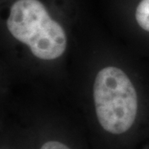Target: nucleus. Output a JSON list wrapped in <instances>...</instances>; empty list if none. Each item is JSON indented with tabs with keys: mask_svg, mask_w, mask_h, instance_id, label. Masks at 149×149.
I'll return each instance as SVG.
<instances>
[{
	"mask_svg": "<svg viewBox=\"0 0 149 149\" xmlns=\"http://www.w3.org/2000/svg\"><path fill=\"white\" fill-rule=\"evenodd\" d=\"M41 149H70L65 144L61 143L60 142H56V141H51L47 142L45 144H43Z\"/></svg>",
	"mask_w": 149,
	"mask_h": 149,
	"instance_id": "4",
	"label": "nucleus"
},
{
	"mask_svg": "<svg viewBox=\"0 0 149 149\" xmlns=\"http://www.w3.org/2000/svg\"><path fill=\"white\" fill-rule=\"evenodd\" d=\"M97 118L109 133L121 134L135 121L138 96L133 83L122 70L109 66L99 71L94 84Z\"/></svg>",
	"mask_w": 149,
	"mask_h": 149,
	"instance_id": "2",
	"label": "nucleus"
},
{
	"mask_svg": "<svg viewBox=\"0 0 149 149\" xmlns=\"http://www.w3.org/2000/svg\"><path fill=\"white\" fill-rule=\"evenodd\" d=\"M135 19L139 27L149 32V0H140L135 8Z\"/></svg>",
	"mask_w": 149,
	"mask_h": 149,
	"instance_id": "3",
	"label": "nucleus"
},
{
	"mask_svg": "<svg viewBox=\"0 0 149 149\" xmlns=\"http://www.w3.org/2000/svg\"><path fill=\"white\" fill-rule=\"evenodd\" d=\"M7 27L37 58H58L66 48L64 28L53 19L41 0H16L10 7Z\"/></svg>",
	"mask_w": 149,
	"mask_h": 149,
	"instance_id": "1",
	"label": "nucleus"
}]
</instances>
